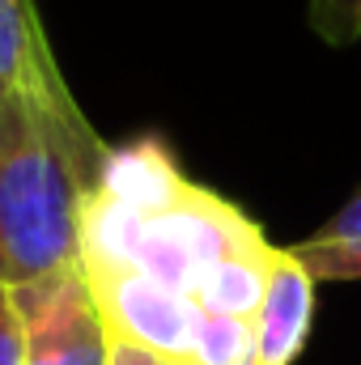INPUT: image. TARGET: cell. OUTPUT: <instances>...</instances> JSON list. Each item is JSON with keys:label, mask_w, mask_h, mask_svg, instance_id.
Listing matches in <instances>:
<instances>
[{"label": "cell", "mask_w": 361, "mask_h": 365, "mask_svg": "<svg viewBox=\"0 0 361 365\" xmlns=\"http://www.w3.org/2000/svg\"><path fill=\"white\" fill-rule=\"evenodd\" d=\"M111 145L86 115H56L21 93L0 98V284L21 289L81 264L86 200Z\"/></svg>", "instance_id": "1"}, {"label": "cell", "mask_w": 361, "mask_h": 365, "mask_svg": "<svg viewBox=\"0 0 361 365\" xmlns=\"http://www.w3.org/2000/svg\"><path fill=\"white\" fill-rule=\"evenodd\" d=\"M13 302L26 365H111L115 336L81 264L13 289Z\"/></svg>", "instance_id": "2"}, {"label": "cell", "mask_w": 361, "mask_h": 365, "mask_svg": "<svg viewBox=\"0 0 361 365\" xmlns=\"http://www.w3.org/2000/svg\"><path fill=\"white\" fill-rule=\"evenodd\" d=\"M93 284V297L102 306V319L115 340L141 344L158 357L191 361L195 331H200V302L175 293L141 272H86Z\"/></svg>", "instance_id": "3"}, {"label": "cell", "mask_w": 361, "mask_h": 365, "mask_svg": "<svg viewBox=\"0 0 361 365\" xmlns=\"http://www.w3.org/2000/svg\"><path fill=\"white\" fill-rule=\"evenodd\" d=\"M9 93H21L56 115H81L51 56L34 0H0V98Z\"/></svg>", "instance_id": "4"}, {"label": "cell", "mask_w": 361, "mask_h": 365, "mask_svg": "<svg viewBox=\"0 0 361 365\" xmlns=\"http://www.w3.org/2000/svg\"><path fill=\"white\" fill-rule=\"evenodd\" d=\"M315 289L319 280L293 259L289 247H280L255 310V365H293L302 357L315 323Z\"/></svg>", "instance_id": "5"}, {"label": "cell", "mask_w": 361, "mask_h": 365, "mask_svg": "<svg viewBox=\"0 0 361 365\" xmlns=\"http://www.w3.org/2000/svg\"><path fill=\"white\" fill-rule=\"evenodd\" d=\"M315 280H361V187L336 208L327 225L289 247Z\"/></svg>", "instance_id": "6"}, {"label": "cell", "mask_w": 361, "mask_h": 365, "mask_svg": "<svg viewBox=\"0 0 361 365\" xmlns=\"http://www.w3.org/2000/svg\"><path fill=\"white\" fill-rule=\"evenodd\" d=\"M187 365H255V319L204 310Z\"/></svg>", "instance_id": "7"}, {"label": "cell", "mask_w": 361, "mask_h": 365, "mask_svg": "<svg viewBox=\"0 0 361 365\" xmlns=\"http://www.w3.org/2000/svg\"><path fill=\"white\" fill-rule=\"evenodd\" d=\"M306 17L310 30L332 47H349L361 38V0H310Z\"/></svg>", "instance_id": "8"}, {"label": "cell", "mask_w": 361, "mask_h": 365, "mask_svg": "<svg viewBox=\"0 0 361 365\" xmlns=\"http://www.w3.org/2000/svg\"><path fill=\"white\" fill-rule=\"evenodd\" d=\"M0 365H26L17 302H13V289H4V284H0Z\"/></svg>", "instance_id": "9"}, {"label": "cell", "mask_w": 361, "mask_h": 365, "mask_svg": "<svg viewBox=\"0 0 361 365\" xmlns=\"http://www.w3.org/2000/svg\"><path fill=\"white\" fill-rule=\"evenodd\" d=\"M111 365H187V361H175V357H158V353H149V349H141V344L115 340Z\"/></svg>", "instance_id": "10"}]
</instances>
